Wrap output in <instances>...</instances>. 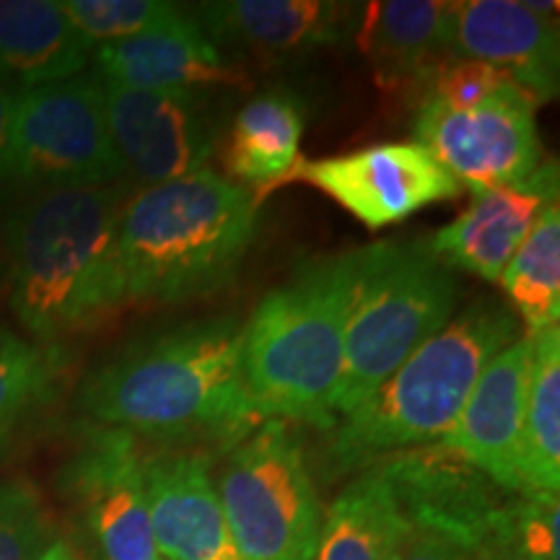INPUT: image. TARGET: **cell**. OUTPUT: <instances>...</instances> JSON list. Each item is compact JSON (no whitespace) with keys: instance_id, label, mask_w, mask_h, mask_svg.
Listing matches in <instances>:
<instances>
[{"instance_id":"6da1fadb","label":"cell","mask_w":560,"mask_h":560,"mask_svg":"<svg viewBox=\"0 0 560 560\" xmlns=\"http://www.w3.org/2000/svg\"><path fill=\"white\" fill-rule=\"evenodd\" d=\"M244 322L223 314L143 335L83 380L79 408L104 429L231 450L265 423L244 380Z\"/></svg>"},{"instance_id":"f1b7e54d","label":"cell","mask_w":560,"mask_h":560,"mask_svg":"<svg viewBox=\"0 0 560 560\" xmlns=\"http://www.w3.org/2000/svg\"><path fill=\"white\" fill-rule=\"evenodd\" d=\"M16 83L0 75V179H11V143H13V117H16L19 94Z\"/></svg>"},{"instance_id":"ba28073f","label":"cell","mask_w":560,"mask_h":560,"mask_svg":"<svg viewBox=\"0 0 560 560\" xmlns=\"http://www.w3.org/2000/svg\"><path fill=\"white\" fill-rule=\"evenodd\" d=\"M122 177L125 166L107 120V86L96 70L21 91L11 179L32 190H66L117 185Z\"/></svg>"},{"instance_id":"d6a6232c","label":"cell","mask_w":560,"mask_h":560,"mask_svg":"<svg viewBox=\"0 0 560 560\" xmlns=\"http://www.w3.org/2000/svg\"><path fill=\"white\" fill-rule=\"evenodd\" d=\"M0 75H3V70H0Z\"/></svg>"},{"instance_id":"7a4b0ae2","label":"cell","mask_w":560,"mask_h":560,"mask_svg":"<svg viewBox=\"0 0 560 560\" xmlns=\"http://www.w3.org/2000/svg\"><path fill=\"white\" fill-rule=\"evenodd\" d=\"M125 185L34 190L5 223L11 310L37 342L94 330L128 304L120 257Z\"/></svg>"},{"instance_id":"cb8c5ba5","label":"cell","mask_w":560,"mask_h":560,"mask_svg":"<svg viewBox=\"0 0 560 560\" xmlns=\"http://www.w3.org/2000/svg\"><path fill=\"white\" fill-rule=\"evenodd\" d=\"M514 314L529 332L558 325L560 317V208L550 206L514 252L499 278Z\"/></svg>"},{"instance_id":"277c9868","label":"cell","mask_w":560,"mask_h":560,"mask_svg":"<svg viewBox=\"0 0 560 560\" xmlns=\"http://www.w3.org/2000/svg\"><path fill=\"white\" fill-rule=\"evenodd\" d=\"M353 252L319 257L244 322V380L262 420L335 429Z\"/></svg>"},{"instance_id":"d4e9b609","label":"cell","mask_w":560,"mask_h":560,"mask_svg":"<svg viewBox=\"0 0 560 560\" xmlns=\"http://www.w3.org/2000/svg\"><path fill=\"white\" fill-rule=\"evenodd\" d=\"M62 350L21 338L0 327V452L11 446L39 408L52 400L62 371Z\"/></svg>"},{"instance_id":"4fadbf2b","label":"cell","mask_w":560,"mask_h":560,"mask_svg":"<svg viewBox=\"0 0 560 560\" xmlns=\"http://www.w3.org/2000/svg\"><path fill=\"white\" fill-rule=\"evenodd\" d=\"M529 335L503 348L480 374L465 408L436 441L506 493H522L524 400L529 380Z\"/></svg>"},{"instance_id":"2e32d148","label":"cell","mask_w":560,"mask_h":560,"mask_svg":"<svg viewBox=\"0 0 560 560\" xmlns=\"http://www.w3.org/2000/svg\"><path fill=\"white\" fill-rule=\"evenodd\" d=\"M452 60H480L514 79L537 107L556 100L560 81L558 24L516 0L452 3Z\"/></svg>"},{"instance_id":"d6986e66","label":"cell","mask_w":560,"mask_h":560,"mask_svg":"<svg viewBox=\"0 0 560 560\" xmlns=\"http://www.w3.org/2000/svg\"><path fill=\"white\" fill-rule=\"evenodd\" d=\"M452 3L384 0L361 11L359 47L382 91L423 89L452 62Z\"/></svg>"},{"instance_id":"9a60e30c","label":"cell","mask_w":560,"mask_h":560,"mask_svg":"<svg viewBox=\"0 0 560 560\" xmlns=\"http://www.w3.org/2000/svg\"><path fill=\"white\" fill-rule=\"evenodd\" d=\"M558 161L545 159L527 179L475 195L465 213L431 236L433 255L446 268L499 283L503 268L540 215L558 202Z\"/></svg>"},{"instance_id":"52a82bcc","label":"cell","mask_w":560,"mask_h":560,"mask_svg":"<svg viewBox=\"0 0 560 560\" xmlns=\"http://www.w3.org/2000/svg\"><path fill=\"white\" fill-rule=\"evenodd\" d=\"M215 490L244 560H314L322 506L296 425L265 420L231 446Z\"/></svg>"},{"instance_id":"8fae6325","label":"cell","mask_w":560,"mask_h":560,"mask_svg":"<svg viewBox=\"0 0 560 560\" xmlns=\"http://www.w3.org/2000/svg\"><path fill=\"white\" fill-rule=\"evenodd\" d=\"M293 177L330 195L374 231L462 195L457 179L420 143H382L342 156L299 161Z\"/></svg>"},{"instance_id":"5b68a950","label":"cell","mask_w":560,"mask_h":560,"mask_svg":"<svg viewBox=\"0 0 560 560\" xmlns=\"http://www.w3.org/2000/svg\"><path fill=\"white\" fill-rule=\"evenodd\" d=\"M520 335L509 304L478 299L423 342L361 408L335 423L338 470H359L389 452L436 444L452 429L480 374Z\"/></svg>"},{"instance_id":"4dcf8cb0","label":"cell","mask_w":560,"mask_h":560,"mask_svg":"<svg viewBox=\"0 0 560 560\" xmlns=\"http://www.w3.org/2000/svg\"><path fill=\"white\" fill-rule=\"evenodd\" d=\"M37 560H79V558H75V552L68 548V542L52 540Z\"/></svg>"},{"instance_id":"f546056e","label":"cell","mask_w":560,"mask_h":560,"mask_svg":"<svg viewBox=\"0 0 560 560\" xmlns=\"http://www.w3.org/2000/svg\"><path fill=\"white\" fill-rule=\"evenodd\" d=\"M467 560H535V558H529L527 552L511 548V545L493 542V545H482V548L472 550Z\"/></svg>"},{"instance_id":"3957f363","label":"cell","mask_w":560,"mask_h":560,"mask_svg":"<svg viewBox=\"0 0 560 560\" xmlns=\"http://www.w3.org/2000/svg\"><path fill=\"white\" fill-rule=\"evenodd\" d=\"M257 202L213 170L132 192L120 215L128 304L179 306L234 283L255 242Z\"/></svg>"},{"instance_id":"1f68e13d","label":"cell","mask_w":560,"mask_h":560,"mask_svg":"<svg viewBox=\"0 0 560 560\" xmlns=\"http://www.w3.org/2000/svg\"><path fill=\"white\" fill-rule=\"evenodd\" d=\"M5 265V231L0 229V270H3Z\"/></svg>"},{"instance_id":"8992f818","label":"cell","mask_w":560,"mask_h":560,"mask_svg":"<svg viewBox=\"0 0 560 560\" xmlns=\"http://www.w3.org/2000/svg\"><path fill=\"white\" fill-rule=\"evenodd\" d=\"M459 283L429 242H376L353 252L346 359L335 418L361 408L416 350L452 322Z\"/></svg>"},{"instance_id":"e0dca14e","label":"cell","mask_w":560,"mask_h":560,"mask_svg":"<svg viewBox=\"0 0 560 560\" xmlns=\"http://www.w3.org/2000/svg\"><path fill=\"white\" fill-rule=\"evenodd\" d=\"M104 83L136 91H208L242 86L244 75L200 26L195 11L179 24L94 50Z\"/></svg>"},{"instance_id":"9c48e42d","label":"cell","mask_w":560,"mask_h":560,"mask_svg":"<svg viewBox=\"0 0 560 560\" xmlns=\"http://www.w3.org/2000/svg\"><path fill=\"white\" fill-rule=\"evenodd\" d=\"M535 112L520 83L462 109L423 100L416 138L462 190L482 195L527 179L545 161Z\"/></svg>"},{"instance_id":"5bb4252c","label":"cell","mask_w":560,"mask_h":560,"mask_svg":"<svg viewBox=\"0 0 560 560\" xmlns=\"http://www.w3.org/2000/svg\"><path fill=\"white\" fill-rule=\"evenodd\" d=\"M151 529L164 560H244L231 537L213 462L202 452L143 459Z\"/></svg>"},{"instance_id":"7402d4cb","label":"cell","mask_w":560,"mask_h":560,"mask_svg":"<svg viewBox=\"0 0 560 560\" xmlns=\"http://www.w3.org/2000/svg\"><path fill=\"white\" fill-rule=\"evenodd\" d=\"M408 516L382 467L359 475L322 516L314 560H389Z\"/></svg>"},{"instance_id":"4316f807","label":"cell","mask_w":560,"mask_h":560,"mask_svg":"<svg viewBox=\"0 0 560 560\" xmlns=\"http://www.w3.org/2000/svg\"><path fill=\"white\" fill-rule=\"evenodd\" d=\"M50 527V514L34 482H0V560H37L52 542Z\"/></svg>"},{"instance_id":"603a6c76","label":"cell","mask_w":560,"mask_h":560,"mask_svg":"<svg viewBox=\"0 0 560 560\" xmlns=\"http://www.w3.org/2000/svg\"><path fill=\"white\" fill-rule=\"evenodd\" d=\"M532 361L524 400L522 486L524 495L560 490V327L527 332Z\"/></svg>"},{"instance_id":"484cf974","label":"cell","mask_w":560,"mask_h":560,"mask_svg":"<svg viewBox=\"0 0 560 560\" xmlns=\"http://www.w3.org/2000/svg\"><path fill=\"white\" fill-rule=\"evenodd\" d=\"M60 9L94 47L166 30L192 13L170 0H62Z\"/></svg>"},{"instance_id":"44dd1931","label":"cell","mask_w":560,"mask_h":560,"mask_svg":"<svg viewBox=\"0 0 560 560\" xmlns=\"http://www.w3.org/2000/svg\"><path fill=\"white\" fill-rule=\"evenodd\" d=\"M301 136L304 115L291 91L257 94L231 122L221 151L226 177L242 187H255L257 195L280 185L296 172Z\"/></svg>"},{"instance_id":"7c38bea8","label":"cell","mask_w":560,"mask_h":560,"mask_svg":"<svg viewBox=\"0 0 560 560\" xmlns=\"http://www.w3.org/2000/svg\"><path fill=\"white\" fill-rule=\"evenodd\" d=\"M143 459L132 433L100 425L66 467V490L100 560H164L153 542Z\"/></svg>"},{"instance_id":"ffe728a7","label":"cell","mask_w":560,"mask_h":560,"mask_svg":"<svg viewBox=\"0 0 560 560\" xmlns=\"http://www.w3.org/2000/svg\"><path fill=\"white\" fill-rule=\"evenodd\" d=\"M96 47L52 0H0V70L19 89L50 86L89 68Z\"/></svg>"},{"instance_id":"83f0119b","label":"cell","mask_w":560,"mask_h":560,"mask_svg":"<svg viewBox=\"0 0 560 560\" xmlns=\"http://www.w3.org/2000/svg\"><path fill=\"white\" fill-rule=\"evenodd\" d=\"M470 552L472 550L465 542L446 532L429 527V524L408 522V532L389 560H467Z\"/></svg>"},{"instance_id":"30bf717a","label":"cell","mask_w":560,"mask_h":560,"mask_svg":"<svg viewBox=\"0 0 560 560\" xmlns=\"http://www.w3.org/2000/svg\"><path fill=\"white\" fill-rule=\"evenodd\" d=\"M104 86L112 140L140 190L208 170L219 140L210 94Z\"/></svg>"},{"instance_id":"ac0fdd59","label":"cell","mask_w":560,"mask_h":560,"mask_svg":"<svg viewBox=\"0 0 560 560\" xmlns=\"http://www.w3.org/2000/svg\"><path fill=\"white\" fill-rule=\"evenodd\" d=\"M350 9L325 0H226L198 5L195 16L219 47L285 62L335 45L353 16Z\"/></svg>"}]
</instances>
